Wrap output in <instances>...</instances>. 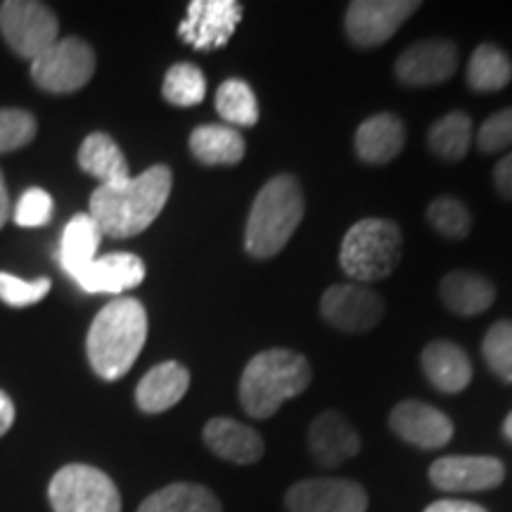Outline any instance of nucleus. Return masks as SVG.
Listing matches in <instances>:
<instances>
[{"label":"nucleus","instance_id":"nucleus-1","mask_svg":"<svg viewBox=\"0 0 512 512\" xmlns=\"http://www.w3.org/2000/svg\"><path fill=\"white\" fill-rule=\"evenodd\" d=\"M174 174L157 164L121 185H98L91 195V216L102 235L126 240L143 233L162 214L171 195Z\"/></svg>","mask_w":512,"mask_h":512},{"label":"nucleus","instance_id":"nucleus-2","mask_svg":"<svg viewBox=\"0 0 512 512\" xmlns=\"http://www.w3.org/2000/svg\"><path fill=\"white\" fill-rule=\"evenodd\" d=\"M147 339V313L138 299L119 297L95 316L88 330L86 351L95 375L114 382L124 377Z\"/></svg>","mask_w":512,"mask_h":512},{"label":"nucleus","instance_id":"nucleus-3","mask_svg":"<svg viewBox=\"0 0 512 512\" xmlns=\"http://www.w3.org/2000/svg\"><path fill=\"white\" fill-rule=\"evenodd\" d=\"M309 361L292 349L259 351L240 377V403L256 420L273 418L285 401L306 392L311 384Z\"/></svg>","mask_w":512,"mask_h":512},{"label":"nucleus","instance_id":"nucleus-4","mask_svg":"<svg viewBox=\"0 0 512 512\" xmlns=\"http://www.w3.org/2000/svg\"><path fill=\"white\" fill-rule=\"evenodd\" d=\"M306 214L304 190L290 174L273 176L259 190L249 209L245 249L254 259H271L280 254Z\"/></svg>","mask_w":512,"mask_h":512},{"label":"nucleus","instance_id":"nucleus-5","mask_svg":"<svg viewBox=\"0 0 512 512\" xmlns=\"http://www.w3.org/2000/svg\"><path fill=\"white\" fill-rule=\"evenodd\" d=\"M403 256V233L392 219L368 216L347 230L339 249V266L358 285L389 278Z\"/></svg>","mask_w":512,"mask_h":512},{"label":"nucleus","instance_id":"nucleus-6","mask_svg":"<svg viewBox=\"0 0 512 512\" xmlns=\"http://www.w3.org/2000/svg\"><path fill=\"white\" fill-rule=\"evenodd\" d=\"M48 498L55 512H121L119 489L110 475L81 463L55 472Z\"/></svg>","mask_w":512,"mask_h":512},{"label":"nucleus","instance_id":"nucleus-7","mask_svg":"<svg viewBox=\"0 0 512 512\" xmlns=\"http://www.w3.org/2000/svg\"><path fill=\"white\" fill-rule=\"evenodd\" d=\"M95 72V53L86 41L67 36L31 62V79L48 93L81 91Z\"/></svg>","mask_w":512,"mask_h":512},{"label":"nucleus","instance_id":"nucleus-8","mask_svg":"<svg viewBox=\"0 0 512 512\" xmlns=\"http://www.w3.org/2000/svg\"><path fill=\"white\" fill-rule=\"evenodd\" d=\"M0 31L17 55L34 62L57 43L60 24L53 10L34 0H8L0 5Z\"/></svg>","mask_w":512,"mask_h":512},{"label":"nucleus","instance_id":"nucleus-9","mask_svg":"<svg viewBox=\"0 0 512 512\" xmlns=\"http://www.w3.org/2000/svg\"><path fill=\"white\" fill-rule=\"evenodd\" d=\"M418 8V0H354L344 17V29L354 46L377 48Z\"/></svg>","mask_w":512,"mask_h":512},{"label":"nucleus","instance_id":"nucleus-10","mask_svg":"<svg viewBox=\"0 0 512 512\" xmlns=\"http://www.w3.org/2000/svg\"><path fill=\"white\" fill-rule=\"evenodd\" d=\"M320 313L332 328L358 335L373 330L384 316V299L368 285H332L320 297Z\"/></svg>","mask_w":512,"mask_h":512},{"label":"nucleus","instance_id":"nucleus-11","mask_svg":"<svg viewBox=\"0 0 512 512\" xmlns=\"http://www.w3.org/2000/svg\"><path fill=\"white\" fill-rule=\"evenodd\" d=\"M242 19L238 0H192L178 36L195 50L223 48Z\"/></svg>","mask_w":512,"mask_h":512},{"label":"nucleus","instance_id":"nucleus-12","mask_svg":"<svg viewBox=\"0 0 512 512\" xmlns=\"http://www.w3.org/2000/svg\"><path fill=\"white\" fill-rule=\"evenodd\" d=\"M287 512H366L368 494L354 479H302L287 491Z\"/></svg>","mask_w":512,"mask_h":512},{"label":"nucleus","instance_id":"nucleus-13","mask_svg":"<svg viewBox=\"0 0 512 512\" xmlns=\"http://www.w3.org/2000/svg\"><path fill=\"white\" fill-rule=\"evenodd\" d=\"M396 79L406 86H437L458 72L456 43L444 38H430L408 46L396 57Z\"/></svg>","mask_w":512,"mask_h":512},{"label":"nucleus","instance_id":"nucleus-14","mask_svg":"<svg viewBox=\"0 0 512 512\" xmlns=\"http://www.w3.org/2000/svg\"><path fill=\"white\" fill-rule=\"evenodd\" d=\"M505 467L489 456H444L430 467V482L441 491H489L503 482Z\"/></svg>","mask_w":512,"mask_h":512},{"label":"nucleus","instance_id":"nucleus-15","mask_svg":"<svg viewBox=\"0 0 512 512\" xmlns=\"http://www.w3.org/2000/svg\"><path fill=\"white\" fill-rule=\"evenodd\" d=\"M394 434L418 448H441L453 439V422L439 408L422 401H401L389 413Z\"/></svg>","mask_w":512,"mask_h":512},{"label":"nucleus","instance_id":"nucleus-16","mask_svg":"<svg viewBox=\"0 0 512 512\" xmlns=\"http://www.w3.org/2000/svg\"><path fill=\"white\" fill-rule=\"evenodd\" d=\"M309 451L320 467H337L361 451V437L342 413L325 411L311 422Z\"/></svg>","mask_w":512,"mask_h":512},{"label":"nucleus","instance_id":"nucleus-17","mask_svg":"<svg viewBox=\"0 0 512 512\" xmlns=\"http://www.w3.org/2000/svg\"><path fill=\"white\" fill-rule=\"evenodd\" d=\"M145 280V264L136 254L114 252L98 256L76 278V285L88 294H121L133 290Z\"/></svg>","mask_w":512,"mask_h":512},{"label":"nucleus","instance_id":"nucleus-18","mask_svg":"<svg viewBox=\"0 0 512 512\" xmlns=\"http://www.w3.org/2000/svg\"><path fill=\"white\" fill-rule=\"evenodd\" d=\"M354 145L356 155L363 164H389L406 147V126L392 112L373 114V117H368L358 126Z\"/></svg>","mask_w":512,"mask_h":512},{"label":"nucleus","instance_id":"nucleus-19","mask_svg":"<svg viewBox=\"0 0 512 512\" xmlns=\"http://www.w3.org/2000/svg\"><path fill=\"white\" fill-rule=\"evenodd\" d=\"M204 444L211 453L235 465H252L264 456L261 434L233 418H214L204 425Z\"/></svg>","mask_w":512,"mask_h":512},{"label":"nucleus","instance_id":"nucleus-20","mask_svg":"<svg viewBox=\"0 0 512 512\" xmlns=\"http://www.w3.org/2000/svg\"><path fill=\"white\" fill-rule=\"evenodd\" d=\"M420 366L432 387H437L444 394L463 392L472 382L470 356L465 354L463 347L448 342V339H437V342L427 344L420 354Z\"/></svg>","mask_w":512,"mask_h":512},{"label":"nucleus","instance_id":"nucleus-21","mask_svg":"<svg viewBox=\"0 0 512 512\" xmlns=\"http://www.w3.org/2000/svg\"><path fill=\"white\" fill-rule=\"evenodd\" d=\"M190 387L188 368L176 361L147 370L136 387V403L143 413H164L183 399Z\"/></svg>","mask_w":512,"mask_h":512},{"label":"nucleus","instance_id":"nucleus-22","mask_svg":"<svg viewBox=\"0 0 512 512\" xmlns=\"http://www.w3.org/2000/svg\"><path fill=\"white\" fill-rule=\"evenodd\" d=\"M439 297L456 316H477L494 306L496 287L479 273L451 271L439 283Z\"/></svg>","mask_w":512,"mask_h":512},{"label":"nucleus","instance_id":"nucleus-23","mask_svg":"<svg viewBox=\"0 0 512 512\" xmlns=\"http://www.w3.org/2000/svg\"><path fill=\"white\" fill-rule=\"evenodd\" d=\"M102 230L91 214H76L67 223L60 242V266L69 278H79L88 266L98 259Z\"/></svg>","mask_w":512,"mask_h":512},{"label":"nucleus","instance_id":"nucleus-24","mask_svg":"<svg viewBox=\"0 0 512 512\" xmlns=\"http://www.w3.org/2000/svg\"><path fill=\"white\" fill-rule=\"evenodd\" d=\"M245 138L235 128L204 124L190 133V152L207 166H235L245 157Z\"/></svg>","mask_w":512,"mask_h":512},{"label":"nucleus","instance_id":"nucleus-25","mask_svg":"<svg viewBox=\"0 0 512 512\" xmlns=\"http://www.w3.org/2000/svg\"><path fill=\"white\" fill-rule=\"evenodd\" d=\"M79 166L86 174L98 178L100 185H121L131 178L121 147L114 143L112 136L100 131L91 133L81 143Z\"/></svg>","mask_w":512,"mask_h":512},{"label":"nucleus","instance_id":"nucleus-26","mask_svg":"<svg viewBox=\"0 0 512 512\" xmlns=\"http://www.w3.org/2000/svg\"><path fill=\"white\" fill-rule=\"evenodd\" d=\"M138 512H221V503L207 486L178 482L147 496Z\"/></svg>","mask_w":512,"mask_h":512},{"label":"nucleus","instance_id":"nucleus-27","mask_svg":"<svg viewBox=\"0 0 512 512\" xmlns=\"http://www.w3.org/2000/svg\"><path fill=\"white\" fill-rule=\"evenodd\" d=\"M512 79V62L498 46L482 43L467 64V83L477 93L503 91Z\"/></svg>","mask_w":512,"mask_h":512},{"label":"nucleus","instance_id":"nucleus-28","mask_svg":"<svg viewBox=\"0 0 512 512\" xmlns=\"http://www.w3.org/2000/svg\"><path fill=\"white\" fill-rule=\"evenodd\" d=\"M430 150L444 162H460L472 143V119L465 112H448L427 133Z\"/></svg>","mask_w":512,"mask_h":512},{"label":"nucleus","instance_id":"nucleus-29","mask_svg":"<svg viewBox=\"0 0 512 512\" xmlns=\"http://www.w3.org/2000/svg\"><path fill=\"white\" fill-rule=\"evenodd\" d=\"M216 112L228 124L254 126L259 121V102L247 81L228 79L216 91Z\"/></svg>","mask_w":512,"mask_h":512},{"label":"nucleus","instance_id":"nucleus-30","mask_svg":"<svg viewBox=\"0 0 512 512\" xmlns=\"http://www.w3.org/2000/svg\"><path fill=\"white\" fill-rule=\"evenodd\" d=\"M162 95L166 102L176 107L200 105L207 98V79L195 64L178 62L174 67H169V72L164 76Z\"/></svg>","mask_w":512,"mask_h":512},{"label":"nucleus","instance_id":"nucleus-31","mask_svg":"<svg viewBox=\"0 0 512 512\" xmlns=\"http://www.w3.org/2000/svg\"><path fill=\"white\" fill-rule=\"evenodd\" d=\"M427 221L448 240H463L472 230V214L456 197H437L427 207Z\"/></svg>","mask_w":512,"mask_h":512},{"label":"nucleus","instance_id":"nucleus-32","mask_svg":"<svg viewBox=\"0 0 512 512\" xmlns=\"http://www.w3.org/2000/svg\"><path fill=\"white\" fill-rule=\"evenodd\" d=\"M482 351L486 363L505 382H512V320H498L486 332Z\"/></svg>","mask_w":512,"mask_h":512},{"label":"nucleus","instance_id":"nucleus-33","mask_svg":"<svg viewBox=\"0 0 512 512\" xmlns=\"http://www.w3.org/2000/svg\"><path fill=\"white\" fill-rule=\"evenodd\" d=\"M36 136V119L27 110H0V155L29 145Z\"/></svg>","mask_w":512,"mask_h":512},{"label":"nucleus","instance_id":"nucleus-34","mask_svg":"<svg viewBox=\"0 0 512 512\" xmlns=\"http://www.w3.org/2000/svg\"><path fill=\"white\" fill-rule=\"evenodd\" d=\"M50 292V280L38 278V280H22L17 275L0 271V302L8 306H15V309H22V306L38 304L41 299H46Z\"/></svg>","mask_w":512,"mask_h":512},{"label":"nucleus","instance_id":"nucleus-35","mask_svg":"<svg viewBox=\"0 0 512 512\" xmlns=\"http://www.w3.org/2000/svg\"><path fill=\"white\" fill-rule=\"evenodd\" d=\"M50 216H53V197L41 188H29L19 197L17 207L12 211V219L22 228L46 226Z\"/></svg>","mask_w":512,"mask_h":512},{"label":"nucleus","instance_id":"nucleus-36","mask_svg":"<svg viewBox=\"0 0 512 512\" xmlns=\"http://www.w3.org/2000/svg\"><path fill=\"white\" fill-rule=\"evenodd\" d=\"M512 145V107L491 114L489 119L479 126L477 147L484 155H496Z\"/></svg>","mask_w":512,"mask_h":512},{"label":"nucleus","instance_id":"nucleus-37","mask_svg":"<svg viewBox=\"0 0 512 512\" xmlns=\"http://www.w3.org/2000/svg\"><path fill=\"white\" fill-rule=\"evenodd\" d=\"M494 185H496V192L503 197V200H512V152L496 164Z\"/></svg>","mask_w":512,"mask_h":512},{"label":"nucleus","instance_id":"nucleus-38","mask_svg":"<svg viewBox=\"0 0 512 512\" xmlns=\"http://www.w3.org/2000/svg\"><path fill=\"white\" fill-rule=\"evenodd\" d=\"M425 512H489V510H484L482 505L477 503L453 501V498H448V501H434Z\"/></svg>","mask_w":512,"mask_h":512},{"label":"nucleus","instance_id":"nucleus-39","mask_svg":"<svg viewBox=\"0 0 512 512\" xmlns=\"http://www.w3.org/2000/svg\"><path fill=\"white\" fill-rule=\"evenodd\" d=\"M12 422H15V403H12L8 394L0 392V437L8 434Z\"/></svg>","mask_w":512,"mask_h":512},{"label":"nucleus","instance_id":"nucleus-40","mask_svg":"<svg viewBox=\"0 0 512 512\" xmlns=\"http://www.w3.org/2000/svg\"><path fill=\"white\" fill-rule=\"evenodd\" d=\"M12 214V204H10V195H8V188H5V178H3V171H0V228L5 226Z\"/></svg>","mask_w":512,"mask_h":512},{"label":"nucleus","instance_id":"nucleus-41","mask_svg":"<svg viewBox=\"0 0 512 512\" xmlns=\"http://www.w3.org/2000/svg\"><path fill=\"white\" fill-rule=\"evenodd\" d=\"M503 434L512 441V413H510L508 418H505V422H503Z\"/></svg>","mask_w":512,"mask_h":512}]
</instances>
